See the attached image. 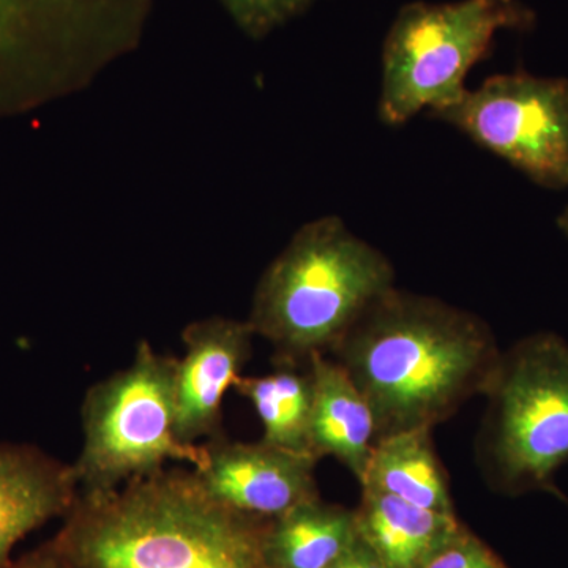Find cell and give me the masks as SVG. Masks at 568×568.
I'll return each instance as SVG.
<instances>
[{"label": "cell", "mask_w": 568, "mask_h": 568, "mask_svg": "<svg viewBox=\"0 0 568 568\" xmlns=\"http://www.w3.org/2000/svg\"><path fill=\"white\" fill-rule=\"evenodd\" d=\"M328 354L372 406L377 443L433 429L484 395L503 351L480 316L392 287Z\"/></svg>", "instance_id": "obj_1"}, {"label": "cell", "mask_w": 568, "mask_h": 568, "mask_svg": "<svg viewBox=\"0 0 568 568\" xmlns=\"http://www.w3.org/2000/svg\"><path fill=\"white\" fill-rule=\"evenodd\" d=\"M48 547L71 568H268V523L223 507L192 470L78 496Z\"/></svg>", "instance_id": "obj_2"}, {"label": "cell", "mask_w": 568, "mask_h": 568, "mask_svg": "<svg viewBox=\"0 0 568 568\" xmlns=\"http://www.w3.org/2000/svg\"><path fill=\"white\" fill-rule=\"evenodd\" d=\"M395 287L388 257L339 216L304 224L254 290L248 323L280 364L308 365L327 354L377 298Z\"/></svg>", "instance_id": "obj_3"}, {"label": "cell", "mask_w": 568, "mask_h": 568, "mask_svg": "<svg viewBox=\"0 0 568 568\" xmlns=\"http://www.w3.org/2000/svg\"><path fill=\"white\" fill-rule=\"evenodd\" d=\"M155 0H0V121L92 84L140 48Z\"/></svg>", "instance_id": "obj_4"}, {"label": "cell", "mask_w": 568, "mask_h": 568, "mask_svg": "<svg viewBox=\"0 0 568 568\" xmlns=\"http://www.w3.org/2000/svg\"><path fill=\"white\" fill-rule=\"evenodd\" d=\"M477 459L489 487L507 496L551 491L568 462V342L530 335L500 355L485 390Z\"/></svg>", "instance_id": "obj_5"}, {"label": "cell", "mask_w": 568, "mask_h": 568, "mask_svg": "<svg viewBox=\"0 0 568 568\" xmlns=\"http://www.w3.org/2000/svg\"><path fill=\"white\" fill-rule=\"evenodd\" d=\"M174 369L175 358L141 342L132 364L89 388L73 465L80 495L114 491L171 462H204V444L182 443L175 432Z\"/></svg>", "instance_id": "obj_6"}, {"label": "cell", "mask_w": 568, "mask_h": 568, "mask_svg": "<svg viewBox=\"0 0 568 568\" xmlns=\"http://www.w3.org/2000/svg\"><path fill=\"white\" fill-rule=\"evenodd\" d=\"M532 22V11L519 0L407 3L384 40L381 121L405 125L422 111L457 102L467 74L487 58L496 33L528 29Z\"/></svg>", "instance_id": "obj_7"}, {"label": "cell", "mask_w": 568, "mask_h": 568, "mask_svg": "<svg viewBox=\"0 0 568 568\" xmlns=\"http://www.w3.org/2000/svg\"><path fill=\"white\" fill-rule=\"evenodd\" d=\"M429 114L534 182L548 189L568 186V81L496 74Z\"/></svg>", "instance_id": "obj_8"}, {"label": "cell", "mask_w": 568, "mask_h": 568, "mask_svg": "<svg viewBox=\"0 0 568 568\" xmlns=\"http://www.w3.org/2000/svg\"><path fill=\"white\" fill-rule=\"evenodd\" d=\"M205 458L193 467L209 496L245 517L272 519L320 497L317 459L263 443L216 436L204 443Z\"/></svg>", "instance_id": "obj_9"}, {"label": "cell", "mask_w": 568, "mask_h": 568, "mask_svg": "<svg viewBox=\"0 0 568 568\" xmlns=\"http://www.w3.org/2000/svg\"><path fill=\"white\" fill-rule=\"evenodd\" d=\"M246 321L212 316L183 328V357L175 358V432L185 444L222 436L224 395L234 388L253 349Z\"/></svg>", "instance_id": "obj_10"}, {"label": "cell", "mask_w": 568, "mask_h": 568, "mask_svg": "<svg viewBox=\"0 0 568 568\" xmlns=\"http://www.w3.org/2000/svg\"><path fill=\"white\" fill-rule=\"evenodd\" d=\"M80 496L73 466L28 444L0 443V568L44 523L65 517Z\"/></svg>", "instance_id": "obj_11"}, {"label": "cell", "mask_w": 568, "mask_h": 568, "mask_svg": "<svg viewBox=\"0 0 568 568\" xmlns=\"http://www.w3.org/2000/svg\"><path fill=\"white\" fill-rule=\"evenodd\" d=\"M308 368L313 377V457L338 459L361 484L376 446L372 406L331 355L313 354Z\"/></svg>", "instance_id": "obj_12"}, {"label": "cell", "mask_w": 568, "mask_h": 568, "mask_svg": "<svg viewBox=\"0 0 568 568\" xmlns=\"http://www.w3.org/2000/svg\"><path fill=\"white\" fill-rule=\"evenodd\" d=\"M354 511L358 536L386 568H420L462 528L457 515L426 510L369 488H362Z\"/></svg>", "instance_id": "obj_13"}, {"label": "cell", "mask_w": 568, "mask_h": 568, "mask_svg": "<svg viewBox=\"0 0 568 568\" xmlns=\"http://www.w3.org/2000/svg\"><path fill=\"white\" fill-rule=\"evenodd\" d=\"M361 540L355 511L321 497L268 523V568H334Z\"/></svg>", "instance_id": "obj_14"}, {"label": "cell", "mask_w": 568, "mask_h": 568, "mask_svg": "<svg viewBox=\"0 0 568 568\" xmlns=\"http://www.w3.org/2000/svg\"><path fill=\"white\" fill-rule=\"evenodd\" d=\"M361 485L426 510L455 515L447 476L433 447L432 429H410L377 440Z\"/></svg>", "instance_id": "obj_15"}, {"label": "cell", "mask_w": 568, "mask_h": 568, "mask_svg": "<svg viewBox=\"0 0 568 568\" xmlns=\"http://www.w3.org/2000/svg\"><path fill=\"white\" fill-rule=\"evenodd\" d=\"M234 390L256 410L263 425V443L313 457V377L308 365L305 372L301 366L282 365L268 375L241 376Z\"/></svg>", "instance_id": "obj_16"}, {"label": "cell", "mask_w": 568, "mask_h": 568, "mask_svg": "<svg viewBox=\"0 0 568 568\" xmlns=\"http://www.w3.org/2000/svg\"><path fill=\"white\" fill-rule=\"evenodd\" d=\"M234 24L253 40H263L302 17L315 0H220Z\"/></svg>", "instance_id": "obj_17"}, {"label": "cell", "mask_w": 568, "mask_h": 568, "mask_svg": "<svg viewBox=\"0 0 568 568\" xmlns=\"http://www.w3.org/2000/svg\"><path fill=\"white\" fill-rule=\"evenodd\" d=\"M420 568H507L499 556L466 526L437 548Z\"/></svg>", "instance_id": "obj_18"}, {"label": "cell", "mask_w": 568, "mask_h": 568, "mask_svg": "<svg viewBox=\"0 0 568 568\" xmlns=\"http://www.w3.org/2000/svg\"><path fill=\"white\" fill-rule=\"evenodd\" d=\"M7 568H71L48 545L13 560Z\"/></svg>", "instance_id": "obj_19"}, {"label": "cell", "mask_w": 568, "mask_h": 568, "mask_svg": "<svg viewBox=\"0 0 568 568\" xmlns=\"http://www.w3.org/2000/svg\"><path fill=\"white\" fill-rule=\"evenodd\" d=\"M334 568H386L383 566L375 552L369 549L364 540H358L357 545L349 552L346 558L339 560Z\"/></svg>", "instance_id": "obj_20"}, {"label": "cell", "mask_w": 568, "mask_h": 568, "mask_svg": "<svg viewBox=\"0 0 568 568\" xmlns=\"http://www.w3.org/2000/svg\"><path fill=\"white\" fill-rule=\"evenodd\" d=\"M559 226L568 235V207L564 211L562 215L559 216Z\"/></svg>", "instance_id": "obj_21"}]
</instances>
